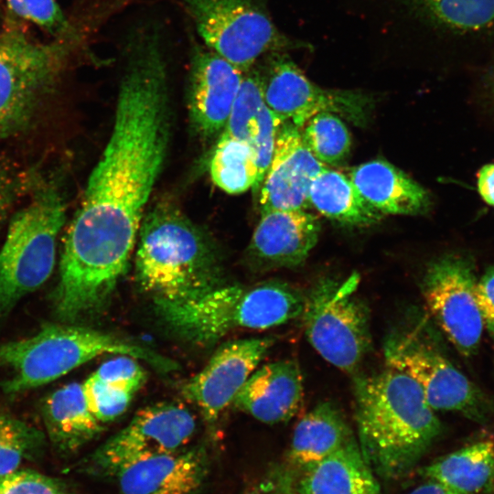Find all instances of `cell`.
I'll list each match as a JSON object with an SVG mask.
<instances>
[{"label":"cell","instance_id":"6da1fadb","mask_svg":"<svg viewBox=\"0 0 494 494\" xmlns=\"http://www.w3.org/2000/svg\"><path fill=\"white\" fill-rule=\"evenodd\" d=\"M112 134L68 230L52 293L56 317L75 324L102 309L124 274L170 140L167 71L158 34L129 43Z\"/></svg>","mask_w":494,"mask_h":494},{"label":"cell","instance_id":"7a4b0ae2","mask_svg":"<svg viewBox=\"0 0 494 494\" xmlns=\"http://www.w3.org/2000/svg\"><path fill=\"white\" fill-rule=\"evenodd\" d=\"M359 446L374 473L407 475L430 448L442 425L419 385L387 367L353 379Z\"/></svg>","mask_w":494,"mask_h":494},{"label":"cell","instance_id":"3957f363","mask_svg":"<svg viewBox=\"0 0 494 494\" xmlns=\"http://www.w3.org/2000/svg\"><path fill=\"white\" fill-rule=\"evenodd\" d=\"M305 293L269 280L252 285H220L177 300L154 298L156 314L182 338L212 343L237 329H265L301 317Z\"/></svg>","mask_w":494,"mask_h":494},{"label":"cell","instance_id":"277c9868","mask_svg":"<svg viewBox=\"0 0 494 494\" xmlns=\"http://www.w3.org/2000/svg\"><path fill=\"white\" fill-rule=\"evenodd\" d=\"M137 240L136 279L154 298L183 299L222 284L212 242L175 205L159 202L145 214Z\"/></svg>","mask_w":494,"mask_h":494},{"label":"cell","instance_id":"5b68a950","mask_svg":"<svg viewBox=\"0 0 494 494\" xmlns=\"http://www.w3.org/2000/svg\"><path fill=\"white\" fill-rule=\"evenodd\" d=\"M142 360L168 372L177 363L136 342L76 324H50L23 339L0 343V367L12 370L1 383L6 395L47 384L102 354Z\"/></svg>","mask_w":494,"mask_h":494},{"label":"cell","instance_id":"8992f818","mask_svg":"<svg viewBox=\"0 0 494 494\" xmlns=\"http://www.w3.org/2000/svg\"><path fill=\"white\" fill-rule=\"evenodd\" d=\"M65 213L59 188L48 183L13 217L0 251V320L50 276Z\"/></svg>","mask_w":494,"mask_h":494},{"label":"cell","instance_id":"52a82bcc","mask_svg":"<svg viewBox=\"0 0 494 494\" xmlns=\"http://www.w3.org/2000/svg\"><path fill=\"white\" fill-rule=\"evenodd\" d=\"M360 276L318 280L305 293L301 315L306 337L328 362L353 373L370 349V310L357 295Z\"/></svg>","mask_w":494,"mask_h":494},{"label":"cell","instance_id":"ba28073f","mask_svg":"<svg viewBox=\"0 0 494 494\" xmlns=\"http://www.w3.org/2000/svg\"><path fill=\"white\" fill-rule=\"evenodd\" d=\"M422 328L403 325L388 333L383 342L386 366L413 379L433 410L485 422L492 411L490 401L424 338Z\"/></svg>","mask_w":494,"mask_h":494},{"label":"cell","instance_id":"9c48e42d","mask_svg":"<svg viewBox=\"0 0 494 494\" xmlns=\"http://www.w3.org/2000/svg\"><path fill=\"white\" fill-rule=\"evenodd\" d=\"M68 40L36 42L18 31L0 35V136L33 115L60 74Z\"/></svg>","mask_w":494,"mask_h":494},{"label":"cell","instance_id":"30bf717a","mask_svg":"<svg viewBox=\"0 0 494 494\" xmlns=\"http://www.w3.org/2000/svg\"><path fill=\"white\" fill-rule=\"evenodd\" d=\"M206 47L243 73L287 45L254 0H182Z\"/></svg>","mask_w":494,"mask_h":494},{"label":"cell","instance_id":"8fae6325","mask_svg":"<svg viewBox=\"0 0 494 494\" xmlns=\"http://www.w3.org/2000/svg\"><path fill=\"white\" fill-rule=\"evenodd\" d=\"M195 430V417L184 405L152 404L138 411L126 426L81 462L77 469L112 477L133 462L182 449Z\"/></svg>","mask_w":494,"mask_h":494},{"label":"cell","instance_id":"7c38bea8","mask_svg":"<svg viewBox=\"0 0 494 494\" xmlns=\"http://www.w3.org/2000/svg\"><path fill=\"white\" fill-rule=\"evenodd\" d=\"M477 281L471 258L451 253L429 263L421 283L431 315L465 357L477 352L485 328L475 296Z\"/></svg>","mask_w":494,"mask_h":494},{"label":"cell","instance_id":"4fadbf2b","mask_svg":"<svg viewBox=\"0 0 494 494\" xmlns=\"http://www.w3.org/2000/svg\"><path fill=\"white\" fill-rule=\"evenodd\" d=\"M263 100L281 123L298 128L314 115L328 112L356 125L364 124L370 102L354 91L326 90L313 83L285 55L275 54L258 73Z\"/></svg>","mask_w":494,"mask_h":494},{"label":"cell","instance_id":"5bb4252c","mask_svg":"<svg viewBox=\"0 0 494 494\" xmlns=\"http://www.w3.org/2000/svg\"><path fill=\"white\" fill-rule=\"evenodd\" d=\"M272 338H251L221 345L206 366L181 388L183 397L215 423L274 345Z\"/></svg>","mask_w":494,"mask_h":494},{"label":"cell","instance_id":"9a60e30c","mask_svg":"<svg viewBox=\"0 0 494 494\" xmlns=\"http://www.w3.org/2000/svg\"><path fill=\"white\" fill-rule=\"evenodd\" d=\"M327 168L303 142L301 129L280 124L273 156L259 187L261 214L272 210L306 209L316 177Z\"/></svg>","mask_w":494,"mask_h":494},{"label":"cell","instance_id":"2e32d148","mask_svg":"<svg viewBox=\"0 0 494 494\" xmlns=\"http://www.w3.org/2000/svg\"><path fill=\"white\" fill-rule=\"evenodd\" d=\"M243 74L209 48H193L188 106L191 123L202 137H213L225 128Z\"/></svg>","mask_w":494,"mask_h":494},{"label":"cell","instance_id":"e0dca14e","mask_svg":"<svg viewBox=\"0 0 494 494\" xmlns=\"http://www.w3.org/2000/svg\"><path fill=\"white\" fill-rule=\"evenodd\" d=\"M208 470L205 449L194 447L140 459L114 477L121 494H199Z\"/></svg>","mask_w":494,"mask_h":494},{"label":"cell","instance_id":"ac0fdd59","mask_svg":"<svg viewBox=\"0 0 494 494\" xmlns=\"http://www.w3.org/2000/svg\"><path fill=\"white\" fill-rule=\"evenodd\" d=\"M320 221L305 209L272 210L261 214L249 246L261 268H294L304 263L316 246Z\"/></svg>","mask_w":494,"mask_h":494},{"label":"cell","instance_id":"d6986e66","mask_svg":"<svg viewBox=\"0 0 494 494\" xmlns=\"http://www.w3.org/2000/svg\"><path fill=\"white\" fill-rule=\"evenodd\" d=\"M303 396L298 363L295 360H283L255 370L231 404L262 423L274 424L287 422L295 415Z\"/></svg>","mask_w":494,"mask_h":494},{"label":"cell","instance_id":"ffe728a7","mask_svg":"<svg viewBox=\"0 0 494 494\" xmlns=\"http://www.w3.org/2000/svg\"><path fill=\"white\" fill-rule=\"evenodd\" d=\"M348 177L363 199L382 215H419L430 209L428 191L385 160L363 163L353 167Z\"/></svg>","mask_w":494,"mask_h":494},{"label":"cell","instance_id":"44dd1931","mask_svg":"<svg viewBox=\"0 0 494 494\" xmlns=\"http://www.w3.org/2000/svg\"><path fill=\"white\" fill-rule=\"evenodd\" d=\"M281 124L263 100L257 72H245L222 132L247 144L253 151L258 167L256 189L270 165Z\"/></svg>","mask_w":494,"mask_h":494},{"label":"cell","instance_id":"7402d4cb","mask_svg":"<svg viewBox=\"0 0 494 494\" xmlns=\"http://www.w3.org/2000/svg\"><path fill=\"white\" fill-rule=\"evenodd\" d=\"M294 475L298 494H381L356 439Z\"/></svg>","mask_w":494,"mask_h":494},{"label":"cell","instance_id":"603a6c76","mask_svg":"<svg viewBox=\"0 0 494 494\" xmlns=\"http://www.w3.org/2000/svg\"><path fill=\"white\" fill-rule=\"evenodd\" d=\"M41 414L46 437L60 455L76 452L103 431L88 408L82 384L78 382L49 393L41 403Z\"/></svg>","mask_w":494,"mask_h":494},{"label":"cell","instance_id":"cb8c5ba5","mask_svg":"<svg viewBox=\"0 0 494 494\" xmlns=\"http://www.w3.org/2000/svg\"><path fill=\"white\" fill-rule=\"evenodd\" d=\"M353 439L340 409L329 401L321 402L296 424L286 455V467L296 474Z\"/></svg>","mask_w":494,"mask_h":494},{"label":"cell","instance_id":"d4e9b609","mask_svg":"<svg viewBox=\"0 0 494 494\" xmlns=\"http://www.w3.org/2000/svg\"><path fill=\"white\" fill-rule=\"evenodd\" d=\"M422 475L459 494H494V442L480 440L424 467Z\"/></svg>","mask_w":494,"mask_h":494},{"label":"cell","instance_id":"484cf974","mask_svg":"<svg viewBox=\"0 0 494 494\" xmlns=\"http://www.w3.org/2000/svg\"><path fill=\"white\" fill-rule=\"evenodd\" d=\"M309 202L325 217L344 225L366 227L383 217L363 199L348 176L333 169L325 168L313 180Z\"/></svg>","mask_w":494,"mask_h":494},{"label":"cell","instance_id":"4316f807","mask_svg":"<svg viewBox=\"0 0 494 494\" xmlns=\"http://www.w3.org/2000/svg\"><path fill=\"white\" fill-rule=\"evenodd\" d=\"M209 175L219 188L231 195L255 189L258 167L253 151L247 144L221 132L209 161Z\"/></svg>","mask_w":494,"mask_h":494},{"label":"cell","instance_id":"83f0119b","mask_svg":"<svg viewBox=\"0 0 494 494\" xmlns=\"http://www.w3.org/2000/svg\"><path fill=\"white\" fill-rule=\"evenodd\" d=\"M46 444L43 432L0 411V478L17 470L25 461L38 458Z\"/></svg>","mask_w":494,"mask_h":494},{"label":"cell","instance_id":"f1b7e54d","mask_svg":"<svg viewBox=\"0 0 494 494\" xmlns=\"http://www.w3.org/2000/svg\"><path fill=\"white\" fill-rule=\"evenodd\" d=\"M421 13L446 27L470 31L494 25V0H409Z\"/></svg>","mask_w":494,"mask_h":494},{"label":"cell","instance_id":"f546056e","mask_svg":"<svg viewBox=\"0 0 494 494\" xmlns=\"http://www.w3.org/2000/svg\"><path fill=\"white\" fill-rule=\"evenodd\" d=\"M304 144L324 165L335 166L349 153L351 138L342 119L322 112L311 117L301 128Z\"/></svg>","mask_w":494,"mask_h":494},{"label":"cell","instance_id":"4dcf8cb0","mask_svg":"<svg viewBox=\"0 0 494 494\" xmlns=\"http://www.w3.org/2000/svg\"><path fill=\"white\" fill-rule=\"evenodd\" d=\"M82 391L89 410L102 424L122 415L134 396L131 392L102 382L92 374L82 383Z\"/></svg>","mask_w":494,"mask_h":494},{"label":"cell","instance_id":"1f68e13d","mask_svg":"<svg viewBox=\"0 0 494 494\" xmlns=\"http://www.w3.org/2000/svg\"><path fill=\"white\" fill-rule=\"evenodd\" d=\"M18 16L68 40L72 29L56 0H5Z\"/></svg>","mask_w":494,"mask_h":494},{"label":"cell","instance_id":"d6a6232c","mask_svg":"<svg viewBox=\"0 0 494 494\" xmlns=\"http://www.w3.org/2000/svg\"><path fill=\"white\" fill-rule=\"evenodd\" d=\"M0 494H82L60 479L33 470H16L0 478Z\"/></svg>","mask_w":494,"mask_h":494},{"label":"cell","instance_id":"836d02e7","mask_svg":"<svg viewBox=\"0 0 494 494\" xmlns=\"http://www.w3.org/2000/svg\"><path fill=\"white\" fill-rule=\"evenodd\" d=\"M102 382L134 394L146 381V371L137 359L126 355L102 363L94 373Z\"/></svg>","mask_w":494,"mask_h":494},{"label":"cell","instance_id":"e575fe53","mask_svg":"<svg viewBox=\"0 0 494 494\" xmlns=\"http://www.w3.org/2000/svg\"><path fill=\"white\" fill-rule=\"evenodd\" d=\"M243 494H298L295 475L288 467H275Z\"/></svg>","mask_w":494,"mask_h":494},{"label":"cell","instance_id":"d590c367","mask_svg":"<svg viewBox=\"0 0 494 494\" xmlns=\"http://www.w3.org/2000/svg\"><path fill=\"white\" fill-rule=\"evenodd\" d=\"M475 296L484 328L494 342V265L490 266L477 281Z\"/></svg>","mask_w":494,"mask_h":494},{"label":"cell","instance_id":"8d00e7d4","mask_svg":"<svg viewBox=\"0 0 494 494\" xmlns=\"http://www.w3.org/2000/svg\"><path fill=\"white\" fill-rule=\"evenodd\" d=\"M16 190V178L5 166L0 164V229L14 201Z\"/></svg>","mask_w":494,"mask_h":494},{"label":"cell","instance_id":"74e56055","mask_svg":"<svg viewBox=\"0 0 494 494\" xmlns=\"http://www.w3.org/2000/svg\"><path fill=\"white\" fill-rule=\"evenodd\" d=\"M478 190L483 200L494 207V164L485 165L478 171Z\"/></svg>","mask_w":494,"mask_h":494},{"label":"cell","instance_id":"f35d334b","mask_svg":"<svg viewBox=\"0 0 494 494\" xmlns=\"http://www.w3.org/2000/svg\"><path fill=\"white\" fill-rule=\"evenodd\" d=\"M415 487L408 494H459L447 486L430 478Z\"/></svg>","mask_w":494,"mask_h":494}]
</instances>
